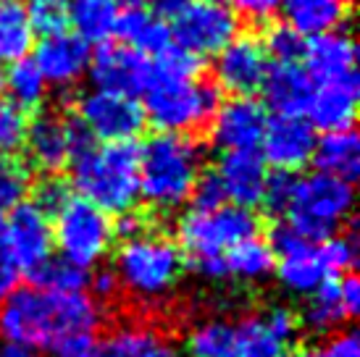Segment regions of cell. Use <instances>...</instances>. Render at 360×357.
Returning <instances> with one entry per match:
<instances>
[{"instance_id": "6da1fadb", "label": "cell", "mask_w": 360, "mask_h": 357, "mask_svg": "<svg viewBox=\"0 0 360 357\" xmlns=\"http://www.w3.org/2000/svg\"><path fill=\"white\" fill-rule=\"evenodd\" d=\"M103 326V305L87 292L13 289L0 302V337L37 352H60L95 342Z\"/></svg>"}, {"instance_id": "7a4b0ae2", "label": "cell", "mask_w": 360, "mask_h": 357, "mask_svg": "<svg viewBox=\"0 0 360 357\" xmlns=\"http://www.w3.org/2000/svg\"><path fill=\"white\" fill-rule=\"evenodd\" d=\"M140 197L158 213H174L190 202L202 176V150L187 134L160 131L137 152Z\"/></svg>"}, {"instance_id": "3957f363", "label": "cell", "mask_w": 360, "mask_h": 357, "mask_svg": "<svg viewBox=\"0 0 360 357\" xmlns=\"http://www.w3.org/2000/svg\"><path fill=\"white\" fill-rule=\"evenodd\" d=\"M260 219L255 210L240 205L192 208L176 226L181 255L190 258L192 273L202 281H226L224 255L245 239L258 237Z\"/></svg>"}, {"instance_id": "277c9868", "label": "cell", "mask_w": 360, "mask_h": 357, "mask_svg": "<svg viewBox=\"0 0 360 357\" xmlns=\"http://www.w3.org/2000/svg\"><path fill=\"white\" fill-rule=\"evenodd\" d=\"M134 142H103L84 145L71 158V184L82 200L92 202L103 213H127L140 200Z\"/></svg>"}, {"instance_id": "5b68a950", "label": "cell", "mask_w": 360, "mask_h": 357, "mask_svg": "<svg viewBox=\"0 0 360 357\" xmlns=\"http://www.w3.org/2000/svg\"><path fill=\"white\" fill-rule=\"evenodd\" d=\"M113 273L134 302L158 308L174 297L184 273V255L176 242L163 234L145 231L134 239H124L116 249Z\"/></svg>"}, {"instance_id": "8992f818", "label": "cell", "mask_w": 360, "mask_h": 357, "mask_svg": "<svg viewBox=\"0 0 360 357\" xmlns=\"http://www.w3.org/2000/svg\"><path fill=\"white\" fill-rule=\"evenodd\" d=\"M140 95L145 98V121L169 134H190L205 126L221 103L210 82L169 74L155 60H150V77Z\"/></svg>"}, {"instance_id": "52a82bcc", "label": "cell", "mask_w": 360, "mask_h": 357, "mask_svg": "<svg viewBox=\"0 0 360 357\" xmlns=\"http://www.w3.org/2000/svg\"><path fill=\"white\" fill-rule=\"evenodd\" d=\"M352 184L326 174H308L295 178L290 205L284 210L287 223L305 239L321 242L334 237L352 213Z\"/></svg>"}, {"instance_id": "ba28073f", "label": "cell", "mask_w": 360, "mask_h": 357, "mask_svg": "<svg viewBox=\"0 0 360 357\" xmlns=\"http://www.w3.org/2000/svg\"><path fill=\"white\" fill-rule=\"evenodd\" d=\"M53 242L58 245L63 260L74 266L90 268L101 266L113 247V223L110 216L95 208L82 197H69L53 213Z\"/></svg>"}, {"instance_id": "9c48e42d", "label": "cell", "mask_w": 360, "mask_h": 357, "mask_svg": "<svg viewBox=\"0 0 360 357\" xmlns=\"http://www.w3.org/2000/svg\"><path fill=\"white\" fill-rule=\"evenodd\" d=\"M271 249L276 255L274 276L287 294L308 297L321 284L334 278L321 242L305 239L290 223H281L271 231Z\"/></svg>"}, {"instance_id": "30bf717a", "label": "cell", "mask_w": 360, "mask_h": 357, "mask_svg": "<svg viewBox=\"0 0 360 357\" xmlns=\"http://www.w3.org/2000/svg\"><path fill=\"white\" fill-rule=\"evenodd\" d=\"M240 34V19L224 3L213 0H190L174 16L171 37L181 50L200 56H216Z\"/></svg>"}, {"instance_id": "8fae6325", "label": "cell", "mask_w": 360, "mask_h": 357, "mask_svg": "<svg viewBox=\"0 0 360 357\" xmlns=\"http://www.w3.org/2000/svg\"><path fill=\"white\" fill-rule=\"evenodd\" d=\"M77 116V124L87 131V137L101 142H131L145 129L142 103H137L131 95L108 89H92L82 95Z\"/></svg>"}, {"instance_id": "7c38bea8", "label": "cell", "mask_w": 360, "mask_h": 357, "mask_svg": "<svg viewBox=\"0 0 360 357\" xmlns=\"http://www.w3.org/2000/svg\"><path fill=\"white\" fill-rule=\"evenodd\" d=\"M87 142L90 137L77 121L63 119L58 113H40L27 126L24 148L30 152L32 166H37L45 174H58Z\"/></svg>"}, {"instance_id": "4fadbf2b", "label": "cell", "mask_w": 360, "mask_h": 357, "mask_svg": "<svg viewBox=\"0 0 360 357\" xmlns=\"http://www.w3.org/2000/svg\"><path fill=\"white\" fill-rule=\"evenodd\" d=\"M297 326L295 313L281 305L245 316L234 323L237 357H287L297 339Z\"/></svg>"}, {"instance_id": "5bb4252c", "label": "cell", "mask_w": 360, "mask_h": 357, "mask_svg": "<svg viewBox=\"0 0 360 357\" xmlns=\"http://www.w3.org/2000/svg\"><path fill=\"white\" fill-rule=\"evenodd\" d=\"M208 124L213 145L224 152L258 150L269 124V113H266V105L250 95H234L226 103H219Z\"/></svg>"}, {"instance_id": "9a60e30c", "label": "cell", "mask_w": 360, "mask_h": 357, "mask_svg": "<svg viewBox=\"0 0 360 357\" xmlns=\"http://www.w3.org/2000/svg\"><path fill=\"white\" fill-rule=\"evenodd\" d=\"M3 239L16 268L30 273L53 252L51 216L34 202H21L19 208L11 210L8 221L3 223Z\"/></svg>"}, {"instance_id": "2e32d148", "label": "cell", "mask_w": 360, "mask_h": 357, "mask_svg": "<svg viewBox=\"0 0 360 357\" xmlns=\"http://www.w3.org/2000/svg\"><path fill=\"white\" fill-rule=\"evenodd\" d=\"M316 129L310 126L305 116H276L269 119L260 148L269 166L284 174H295V171L305 169L313 160V150H316Z\"/></svg>"}, {"instance_id": "e0dca14e", "label": "cell", "mask_w": 360, "mask_h": 357, "mask_svg": "<svg viewBox=\"0 0 360 357\" xmlns=\"http://www.w3.org/2000/svg\"><path fill=\"white\" fill-rule=\"evenodd\" d=\"M90 45L79 40L74 32L45 34L34 50V66L40 69L48 87L71 89L77 87L90 69Z\"/></svg>"}, {"instance_id": "ac0fdd59", "label": "cell", "mask_w": 360, "mask_h": 357, "mask_svg": "<svg viewBox=\"0 0 360 357\" xmlns=\"http://www.w3.org/2000/svg\"><path fill=\"white\" fill-rule=\"evenodd\" d=\"M271 63L258 37L237 34L224 50L216 53V82L231 95H252L263 87Z\"/></svg>"}, {"instance_id": "d6986e66", "label": "cell", "mask_w": 360, "mask_h": 357, "mask_svg": "<svg viewBox=\"0 0 360 357\" xmlns=\"http://www.w3.org/2000/svg\"><path fill=\"white\" fill-rule=\"evenodd\" d=\"M360 308V284L355 276L329 278L313 294L305 297L302 323L313 334H334L347 320L358 316Z\"/></svg>"}, {"instance_id": "ffe728a7", "label": "cell", "mask_w": 360, "mask_h": 357, "mask_svg": "<svg viewBox=\"0 0 360 357\" xmlns=\"http://www.w3.org/2000/svg\"><path fill=\"white\" fill-rule=\"evenodd\" d=\"M213 176H216L221 192H224V200H229V205L252 210L255 205L263 202L269 169H266V160L260 158L255 150L224 152Z\"/></svg>"}, {"instance_id": "44dd1931", "label": "cell", "mask_w": 360, "mask_h": 357, "mask_svg": "<svg viewBox=\"0 0 360 357\" xmlns=\"http://www.w3.org/2000/svg\"><path fill=\"white\" fill-rule=\"evenodd\" d=\"M90 74L95 89H108V92H121V95H137L145 89L148 77H150V60L131 48H119V45H103L98 56L90 58Z\"/></svg>"}, {"instance_id": "7402d4cb", "label": "cell", "mask_w": 360, "mask_h": 357, "mask_svg": "<svg viewBox=\"0 0 360 357\" xmlns=\"http://www.w3.org/2000/svg\"><path fill=\"white\" fill-rule=\"evenodd\" d=\"M305 113L313 129H352V121L358 116V74L313 84Z\"/></svg>"}, {"instance_id": "603a6c76", "label": "cell", "mask_w": 360, "mask_h": 357, "mask_svg": "<svg viewBox=\"0 0 360 357\" xmlns=\"http://www.w3.org/2000/svg\"><path fill=\"white\" fill-rule=\"evenodd\" d=\"M355 42L350 34L345 32H329V34H319L310 37L302 48V60H305V74L310 77L313 84L321 82L345 79L355 74Z\"/></svg>"}, {"instance_id": "cb8c5ba5", "label": "cell", "mask_w": 360, "mask_h": 357, "mask_svg": "<svg viewBox=\"0 0 360 357\" xmlns=\"http://www.w3.org/2000/svg\"><path fill=\"white\" fill-rule=\"evenodd\" d=\"M284 24L300 37H319L340 32L350 16V0H284Z\"/></svg>"}, {"instance_id": "d4e9b609", "label": "cell", "mask_w": 360, "mask_h": 357, "mask_svg": "<svg viewBox=\"0 0 360 357\" xmlns=\"http://www.w3.org/2000/svg\"><path fill=\"white\" fill-rule=\"evenodd\" d=\"M266 103L276 110V116H302L308 108L313 82L297 63H274L263 82Z\"/></svg>"}, {"instance_id": "484cf974", "label": "cell", "mask_w": 360, "mask_h": 357, "mask_svg": "<svg viewBox=\"0 0 360 357\" xmlns=\"http://www.w3.org/2000/svg\"><path fill=\"white\" fill-rule=\"evenodd\" d=\"M319 174L352 181L360 171V139L352 129L326 131L321 139H316L313 160Z\"/></svg>"}, {"instance_id": "4316f807", "label": "cell", "mask_w": 360, "mask_h": 357, "mask_svg": "<svg viewBox=\"0 0 360 357\" xmlns=\"http://www.w3.org/2000/svg\"><path fill=\"white\" fill-rule=\"evenodd\" d=\"M121 6L119 0H71L66 3V24L74 34L90 42H108L119 30Z\"/></svg>"}, {"instance_id": "83f0119b", "label": "cell", "mask_w": 360, "mask_h": 357, "mask_svg": "<svg viewBox=\"0 0 360 357\" xmlns=\"http://www.w3.org/2000/svg\"><path fill=\"white\" fill-rule=\"evenodd\" d=\"M101 357H179V349L153 326H119L101 349Z\"/></svg>"}, {"instance_id": "f1b7e54d", "label": "cell", "mask_w": 360, "mask_h": 357, "mask_svg": "<svg viewBox=\"0 0 360 357\" xmlns=\"http://www.w3.org/2000/svg\"><path fill=\"white\" fill-rule=\"evenodd\" d=\"M116 34H121L127 40V45L131 50L142 53V56H160L163 50H169L174 45L169 24L160 19V16L142 8L121 11Z\"/></svg>"}, {"instance_id": "f546056e", "label": "cell", "mask_w": 360, "mask_h": 357, "mask_svg": "<svg viewBox=\"0 0 360 357\" xmlns=\"http://www.w3.org/2000/svg\"><path fill=\"white\" fill-rule=\"evenodd\" d=\"M274 266H276V255L269 242H263L260 237L245 239L224 255L226 281L234 278L240 284H263L274 276Z\"/></svg>"}, {"instance_id": "4dcf8cb0", "label": "cell", "mask_w": 360, "mask_h": 357, "mask_svg": "<svg viewBox=\"0 0 360 357\" xmlns=\"http://www.w3.org/2000/svg\"><path fill=\"white\" fill-rule=\"evenodd\" d=\"M184 347L190 357H237V331L229 318L210 316L192 323Z\"/></svg>"}, {"instance_id": "1f68e13d", "label": "cell", "mask_w": 360, "mask_h": 357, "mask_svg": "<svg viewBox=\"0 0 360 357\" xmlns=\"http://www.w3.org/2000/svg\"><path fill=\"white\" fill-rule=\"evenodd\" d=\"M32 42L34 30L24 0H0V60L27 58Z\"/></svg>"}, {"instance_id": "d6a6232c", "label": "cell", "mask_w": 360, "mask_h": 357, "mask_svg": "<svg viewBox=\"0 0 360 357\" xmlns=\"http://www.w3.org/2000/svg\"><path fill=\"white\" fill-rule=\"evenodd\" d=\"M3 89L8 100L21 110L40 108L48 98V84L32 58H19L11 63L8 74H3Z\"/></svg>"}, {"instance_id": "836d02e7", "label": "cell", "mask_w": 360, "mask_h": 357, "mask_svg": "<svg viewBox=\"0 0 360 357\" xmlns=\"http://www.w3.org/2000/svg\"><path fill=\"white\" fill-rule=\"evenodd\" d=\"M30 278L32 287L51 289V292H84V287L90 284V271L51 255L48 260H42L37 268H32Z\"/></svg>"}, {"instance_id": "e575fe53", "label": "cell", "mask_w": 360, "mask_h": 357, "mask_svg": "<svg viewBox=\"0 0 360 357\" xmlns=\"http://www.w3.org/2000/svg\"><path fill=\"white\" fill-rule=\"evenodd\" d=\"M30 189L27 166L13 158H0V216L27 202Z\"/></svg>"}, {"instance_id": "d590c367", "label": "cell", "mask_w": 360, "mask_h": 357, "mask_svg": "<svg viewBox=\"0 0 360 357\" xmlns=\"http://www.w3.org/2000/svg\"><path fill=\"white\" fill-rule=\"evenodd\" d=\"M27 126V110L16 108L11 100H0V158H11L24 148Z\"/></svg>"}, {"instance_id": "8d00e7d4", "label": "cell", "mask_w": 360, "mask_h": 357, "mask_svg": "<svg viewBox=\"0 0 360 357\" xmlns=\"http://www.w3.org/2000/svg\"><path fill=\"white\" fill-rule=\"evenodd\" d=\"M263 50L269 60L274 58L276 63H297L302 58V48H305V37H300L297 32L287 27V24H276L266 32L263 37Z\"/></svg>"}, {"instance_id": "74e56055", "label": "cell", "mask_w": 360, "mask_h": 357, "mask_svg": "<svg viewBox=\"0 0 360 357\" xmlns=\"http://www.w3.org/2000/svg\"><path fill=\"white\" fill-rule=\"evenodd\" d=\"M27 11L32 30L42 32V37L66 30V0H32Z\"/></svg>"}, {"instance_id": "f35d334b", "label": "cell", "mask_w": 360, "mask_h": 357, "mask_svg": "<svg viewBox=\"0 0 360 357\" xmlns=\"http://www.w3.org/2000/svg\"><path fill=\"white\" fill-rule=\"evenodd\" d=\"M295 174H284V171H276L274 176H269L266 181V192H263V205L271 210V213H284L287 205H290L292 197V187H295Z\"/></svg>"}, {"instance_id": "ab89813d", "label": "cell", "mask_w": 360, "mask_h": 357, "mask_svg": "<svg viewBox=\"0 0 360 357\" xmlns=\"http://www.w3.org/2000/svg\"><path fill=\"white\" fill-rule=\"evenodd\" d=\"M313 357H360V342L355 331H334L326 337V342L321 344V349Z\"/></svg>"}, {"instance_id": "60d3db41", "label": "cell", "mask_w": 360, "mask_h": 357, "mask_svg": "<svg viewBox=\"0 0 360 357\" xmlns=\"http://www.w3.org/2000/svg\"><path fill=\"white\" fill-rule=\"evenodd\" d=\"M69 197H71L69 187H66L60 178L51 176V178H45L40 187H37V200H34V205L42 208L48 216H51V213H56V210H58Z\"/></svg>"}, {"instance_id": "b9f144b4", "label": "cell", "mask_w": 360, "mask_h": 357, "mask_svg": "<svg viewBox=\"0 0 360 357\" xmlns=\"http://www.w3.org/2000/svg\"><path fill=\"white\" fill-rule=\"evenodd\" d=\"M192 202H195V208H216V205H224L226 200H224V192H221L219 181L213 176V171L210 174H202L198 178V184H195V192H192Z\"/></svg>"}, {"instance_id": "7bdbcfd3", "label": "cell", "mask_w": 360, "mask_h": 357, "mask_svg": "<svg viewBox=\"0 0 360 357\" xmlns=\"http://www.w3.org/2000/svg\"><path fill=\"white\" fill-rule=\"evenodd\" d=\"M19 268L11 258L8 247H6V239H3V221H0V302L8 297L11 292L16 289V281H19Z\"/></svg>"}, {"instance_id": "ee69618b", "label": "cell", "mask_w": 360, "mask_h": 357, "mask_svg": "<svg viewBox=\"0 0 360 357\" xmlns=\"http://www.w3.org/2000/svg\"><path fill=\"white\" fill-rule=\"evenodd\" d=\"M281 3L284 0H234V8L250 21H269L281 11Z\"/></svg>"}, {"instance_id": "f6af8a7d", "label": "cell", "mask_w": 360, "mask_h": 357, "mask_svg": "<svg viewBox=\"0 0 360 357\" xmlns=\"http://www.w3.org/2000/svg\"><path fill=\"white\" fill-rule=\"evenodd\" d=\"M87 287L92 289V297L98 299V302H108V299H113L121 292L119 278L108 268H101L98 273H90V284Z\"/></svg>"}, {"instance_id": "bcb514c9", "label": "cell", "mask_w": 360, "mask_h": 357, "mask_svg": "<svg viewBox=\"0 0 360 357\" xmlns=\"http://www.w3.org/2000/svg\"><path fill=\"white\" fill-rule=\"evenodd\" d=\"M145 231H150L148 226V221L142 219L140 213H134V210H127V213H121L119 223H113V234H119L121 239H134L145 234Z\"/></svg>"}, {"instance_id": "7dc6e473", "label": "cell", "mask_w": 360, "mask_h": 357, "mask_svg": "<svg viewBox=\"0 0 360 357\" xmlns=\"http://www.w3.org/2000/svg\"><path fill=\"white\" fill-rule=\"evenodd\" d=\"M187 3H190V0H150L153 13H155V16H166V19H174Z\"/></svg>"}, {"instance_id": "c3c4849f", "label": "cell", "mask_w": 360, "mask_h": 357, "mask_svg": "<svg viewBox=\"0 0 360 357\" xmlns=\"http://www.w3.org/2000/svg\"><path fill=\"white\" fill-rule=\"evenodd\" d=\"M58 357H101V349L95 347V342H82V344H71V347L60 349Z\"/></svg>"}, {"instance_id": "681fc988", "label": "cell", "mask_w": 360, "mask_h": 357, "mask_svg": "<svg viewBox=\"0 0 360 357\" xmlns=\"http://www.w3.org/2000/svg\"><path fill=\"white\" fill-rule=\"evenodd\" d=\"M0 357H45L42 352L32 347H24V344H13V342H6L0 347Z\"/></svg>"}, {"instance_id": "f907efd6", "label": "cell", "mask_w": 360, "mask_h": 357, "mask_svg": "<svg viewBox=\"0 0 360 357\" xmlns=\"http://www.w3.org/2000/svg\"><path fill=\"white\" fill-rule=\"evenodd\" d=\"M142 0H119V6H127V8H140Z\"/></svg>"}, {"instance_id": "816d5d0a", "label": "cell", "mask_w": 360, "mask_h": 357, "mask_svg": "<svg viewBox=\"0 0 360 357\" xmlns=\"http://www.w3.org/2000/svg\"><path fill=\"white\" fill-rule=\"evenodd\" d=\"M287 357H313L310 352H300V355H287Z\"/></svg>"}, {"instance_id": "f5cc1de1", "label": "cell", "mask_w": 360, "mask_h": 357, "mask_svg": "<svg viewBox=\"0 0 360 357\" xmlns=\"http://www.w3.org/2000/svg\"><path fill=\"white\" fill-rule=\"evenodd\" d=\"M0 92H3V74H0Z\"/></svg>"}, {"instance_id": "db71d44e", "label": "cell", "mask_w": 360, "mask_h": 357, "mask_svg": "<svg viewBox=\"0 0 360 357\" xmlns=\"http://www.w3.org/2000/svg\"><path fill=\"white\" fill-rule=\"evenodd\" d=\"M213 3H224V0H213Z\"/></svg>"}]
</instances>
